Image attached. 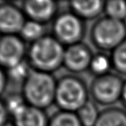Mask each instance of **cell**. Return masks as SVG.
Listing matches in <instances>:
<instances>
[{
	"label": "cell",
	"instance_id": "obj_1",
	"mask_svg": "<svg viewBox=\"0 0 126 126\" xmlns=\"http://www.w3.org/2000/svg\"><path fill=\"white\" fill-rule=\"evenodd\" d=\"M57 81L53 76L31 69L22 82V94L26 104L44 109L55 101Z\"/></svg>",
	"mask_w": 126,
	"mask_h": 126
},
{
	"label": "cell",
	"instance_id": "obj_2",
	"mask_svg": "<svg viewBox=\"0 0 126 126\" xmlns=\"http://www.w3.org/2000/svg\"><path fill=\"white\" fill-rule=\"evenodd\" d=\"M65 48L54 36L45 35L33 42L28 50V60L33 69L50 74L63 65Z\"/></svg>",
	"mask_w": 126,
	"mask_h": 126
},
{
	"label": "cell",
	"instance_id": "obj_3",
	"mask_svg": "<svg viewBox=\"0 0 126 126\" xmlns=\"http://www.w3.org/2000/svg\"><path fill=\"white\" fill-rule=\"evenodd\" d=\"M84 82L74 76H65L57 81L54 102L62 111L76 112L88 102Z\"/></svg>",
	"mask_w": 126,
	"mask_h": 126
},
{
	"label": "cell",
	"instance_id": "obj_4",
	"mask_svg": "<svg viewBox=\"0 0 126 126\" xmlns=\"http://www.w3.org/2000/svg\"><path fill=\"white\" fill-rule=\"evenodd\" d=\"M91 39L97 48L103 50H113L126 40L125 23L107 16L101 18L93 26Z\"/></svg>",
	"mask_w": 126,
	"mask_h": 126
},
{
	"label": "cell",
	"instance_id": "obj_5",
	"mask_svg": "<svg viewBox=\"0 0 126 126\" xmlns=\"http://www.w3.org/2000/svg\"><path fill=\"white\" fill-rule=\"evenodd\" d=\"M54 37L62 45L71 46L79 43L84 35V25L73 12H65L55 18L53 25Z\"/></svg>",
	"mask_w": 126,
	"mask_h": 126
},
{
	"label": "cell",
	"instance_id": "obj_6",
	"mask_svg": "<svg viewBox=\"0 0 126 126\" xmlns=\"http://www.w3.org/2000/svg\"><path fill=\"white\" fill-rule=\"evenodd\" d=\"M124 82L117 76L107 74L93 81L90 93L94 100L102 105H111L121 98Z\"/></svg>",
	"mask_w": 126,
	"mask_h": 126
},
{
	"label": "cell",
	"instance_id": "obj_7",
	"mask_svg": "<svg viewBox=\"0 0 126 126\" xmlns=\"http://www.w3.org/2000/svg\"><path fill=\"white\" fill-rule=\"evenodd\" d=\"M26 55L24 42L18 35H2L0 38V67L8 70L22 64Z\"/></svg>",
	"mask_w": 126,
	"mask_h": 126
},
{
	"label": "cell",
	"instance_id": "obj_8",
	"mask_svg": "<svg viewBox=\"0 0 126 126\" xmlns=\"http://www.w3.org/2000/svg\"><path fill=\"white\" fill-rule=\"evenodd\" d=\"M26 21V16L22 9L9 2L0 3V34H19Z\"/></svg>",
	"mask_w": 126,
	"mask_h": 126
},
{
	"label": "cell",
	"instance_id": "obj_9",
	"mask_svg": "<svg viewBox=\"0 0 126 126\" xmlns=\"http://www.w3.org/2000/svg\"><path fill=\"white\" fill-rule=\"evenodd\" d=\"M92 58L90 49L79 42L65 49L63 65L73 73H81L89 69Z\"/></svg>",
	"mask_w": 126,
	"mask_h": 126
},
{
	"label": "cell",
	"instance_id": "obj_10",
	"mask_svg": "<svg viewBox=\"0 0 126 126\" xmlns=\"http://www.w3.org/2000/svg\"><path fill=\"white\" fill-rule=\"evenodd\" d=\"M22 10L29 20L43 24L54 17L58 6L51 0H28L22 3Z\"/></svg>",
	"mask_w": 126,
	"mask_h": 126
},
{
	"label": "cell",
	"instance_id": "obj_11",
	"mask_svg": "<svg viewBox=\"0 0 126 126\" xmlns=\"http://www.w3.org/2000/svg\"><path fill=\"white\" fill-rule=\"evenodd\" d=\"M15 126H49L42 109L26 104L12 116Z\"/></svg>",
	"mask_w": 126,
	"mask_h": 126
},
{
	"label": "cell",
	"instance_id": "obj_12",
	"mask_svg": "<svg viewBox=\"0 0 126 126\" xmlns=\"http://www.w3.org/2000/svg\"><path fill=\"white\" fill-rule=\"evenodd\" d=\"M105 7V2L101 0L91 1H72L70 8L72 12L81 19H92L97 18Z\"/></svg>",
	"mask_w": 126,
	"mask_h": 126
},
{
	"label": "cell",
	"instance_id": "obj_13",
	"mask_svg": "<svg viewBox=\"0 0 126 126\" xmlns=\"http://www.w3.org/2000/svg\"><path fill=\"white\" fill-rule=\"evenodd\" d=\"M94 126H126V112L117 108L102 111Z\"/></svg>",
	"mask_w": 126,
	"mask_h": 126
},
{
	"label": "cell",
	"instance_id": "obj_14",
	"mask_svg": "<svg viewBox=\"0 0 126 126\" xmlns=\"http://www.w3.org/2000/svg\"><path fill=\"white\" fill-rule=\"evenodd\" d=\"M44 32L45 29L43 24L29 20L26 21L24 26H22L19 33V36L23 41H27L33 43L45 36Z\"/></svg>",
	"mask_w": 126,
	"mask_h": 126
},
{
	"label": "cell",
	"instance_id": "obj_15",
	"mask_svg": "<svg viewBox=\"0 0 126 126\" xmlns=\"http://www.w3.org/2000/svg\"><path fill=\"white\" fill-rule=\"evenodd\" d=\"M82 126H94L97 122L99 114L96 105L91 101H88L76 112Z\"/></svg>",
	"mask_w": 126,
	"mask_h": 126
},
{
	"label": "cell",
	"instance_id": "obj_16",
	"mask_svg": "<svg viewBox=\"0 0 126 126\" xmlns=\"http://www.w3.org/2000/svg\"><path fill=\"white\" fill-rule=\"evenodd\" d=\"M49 126H82V125L76 112L61 110L49 120Z\"/></svg>",
	"mask_w": 126,
	"mask_h": 126
},
{
	"label": "cell",
	"instance_id": "obj_17",
	"mask_svg": "<svg viewBox=\"0 0 126 126\" xmlns=\"http://www.w3.org/2000/svg\"><path fill=\"white\" fill-rule=\"evenodd\" d=\"M104 10L106 16L119 21L126 18V2L123 0H111L105 2Z\"/></svg>",
	"mask_w": 126,
	"mask_h": 126
},
{
	"label": "cell",
	"instance_id": "obj_18",
	"mask_svg": "<svg viewBox=\"0 0 126 126\" xmlns=\"http://www.w3.org/2000/svg\"><path fill=\"white\" fill-rule=\"evenodd\" d=\"M111 65V59L108 56L104 54H98L93 56L89 69L97 77L109 74L108 72Z\"/></svg>",
	"mask_w": 126,
	"mask_h": 126
},
{
	"label": "cell",
	"instance_id": "obj_19",
	"mask_svg": "<svg viewBox=\"0 0 126 126\" xmlns=\"http://www.w3.org/2000/svg\"><path fill=\"white\" fill-rule=\"evenodd\" d=\"M110 59L116 70L121 74H126V40L112 50Z\"/></svg>",
	"mask_w": 126,
	"mask_h": 126
},
{
	"label": "cell",
	"instance_id": "obj_20",
	"mask_svg": "<svg viewBox=\"0 0 126 126\" xmlns=\"http://www.w3.org/2000/svg\"><path fill=\"white\" fill-rule=\"evenodd\" d=\"M4 103L6 105V107L9 114L13 116L18 109H20L23 105H25L26 102L25 101L24 98H23L22 95H14L9 97L6 102H4Z\"/></svg>",
	"mask_w": 126,
	"mask_h": 126
},
{
	"label": "cell",
	"instance_id": "obj_21",
	"mask_svg": "<svg viewBox=\"0 0 126 126\" xmlns=\"http://www.w3.org/2000/svg\"><path fill=\"white\" fill-rule=\"evenodd\" d=\"M30 72H31V69L28 68V66L24 62L11 69H8L9 75L11 76V78L18 81L22 80V82L27 77Z\"/></svg>",
	"mask_w": 126,
	"mask_h": 126
},
{
	"label": "cell",
	"instance_id": "obj_22",
	"mask_svg": "<svg viewBox=\"0 0 126 126\" xmlns=\"http://www.w3.org/2000/svg\"><path fill=\"white\" fill-rule=\"evenodd\" d=\"M9 112L4 102L0 101V126H3L7 123V117Z\"/></svg>",
	"mask_w": 126,
	"mask_h": 126
},
{
	"label": "cell",
	"instance_id": "obj_23",
	"mask_svg": "<svg viewBox=\"0 0 126 126\" xmlns=\"http://www.w3.org/2000/svg\"><path fill=\"white\" fill-rule=\"evenodd\" d=\"M6 83H7V76L6 73L3 71L2 67H0V95L5 91Z\"/></svg>",
	"mask_w": 126,
	"mask_h": 126
},
{
	"label": "cell",
	"instance_id": "obj_24",
	"mask_svg": "<svg viewBox=\"0 0 126 126\" xmlns=\"http://www.w3.org/2000/svg\"><path fill=\"white\" fill-rule=\"evenodd\" d=\"M121 99H122V101H123L124 104L126 106V81L124 82L123 90H122V95H121Z\"/></svg>",
	"mask_w": 126,
	"mask_h": 126
},
{
	"label": "cell",
	"instance_id": "obj_25",
	"mask_svg": "<svg viewBox=\"0 0 126 126\" xmlns=\"http://www.w3.org/2000/svg\"><path fill=\"white\" fill-rule=\"evenodd\" d=\"M3 126H15V125L13 123H8V122H7V123H6V125H4Z\"/></svg>",
	"mask_w": 126,
	"mask_h": 126
}]
</instances>
